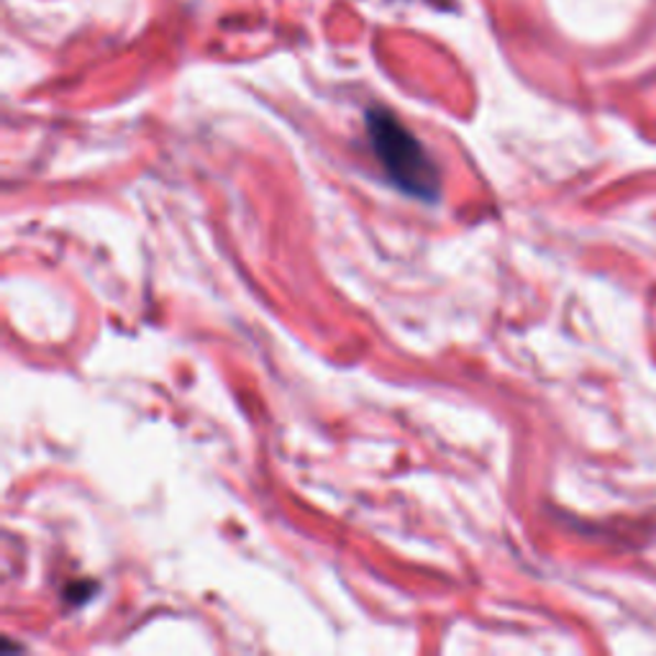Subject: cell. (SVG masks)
Instances as JSON below:
<instances>
[{"label":"cell","instance_id":"cell-1","mask_svg":"<svg viewBox=\"0 0 656 656\" xmlns=\"http://www.w3.org/2000/svg\"><path fill=\"white\" fill-rule=\"evenodd\" d=\"M367 136L385 175L405 196L436 203L442 196V175L423 144L390 111H367Z\"/></svg>","mask_w":656,"mask_h":656}]
</instances>
